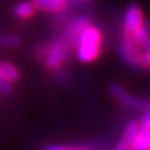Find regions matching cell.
I'll return each mask as SVG.
<instances>
[{"instance_id": "cell-1", "label": "cell", "mask_w": 150, "mask_h": 150, "mask_svg": "<svg viewBox=\"0 0 150 150\" xmlns=\"http://www.w3.org/2000/svg\"><path fill=\"white\" fill-rule=\"evenodd\" d=\"M101 33L94 25H88L81 33L76 45H75V55L80 63L89 64L94 62L100 53Z\"/></svg>"}, {"instance_id": "cell-2", "label": "cell", "mask_w": 150, "mask_h": 150, "mask_svg": "<svg viewBox=\"0 0 150 150\" xmlns=\"http://www.w3.org/2000/svg\"><path fill=\"white\" fill-rule=\"evenodd\" d=\"M119 54L123 62L131 69L149 68L146 58H145V51H143V49H140L135 44L130 34H125L123 36L119 44Z\"/></svg>"}, {"instance_id": "cell-3", "label": "cell", "mask_w": 150, "mask_h": 150, "mask_svg": "<svg viewBox=\"0 0 150 150\" xmlns=\"http://www.w3.org/2000/svg\"><path fill=\"white\" fill-rule=\"evenodd\" d=\"M69 46L64 43L63 39L55 40L50 44L49 49L45 53V68L48 70H55L63 64L65 58L68 56Z\"/></svg>"}, {"instance_id": "cell-4", "label": "cell", "mask_w": 150, "mask_h": 150, "mask_svg": "<svg viewBox=\"0 0 150 150\" xmlns=\"http://www.w3.org/2000/svg\"><path fill=\"white\" fill-rule=\"evenodd\" d=\"M110 95L116 99L123 106L128 108L130 110H142L144 103L139 99V98L131 95V94L126 93V90L118 83H111L109 88H108Z\"/></svg>"}, {"instance_id": "cell-5", "label": "cell", "mask_w": 150, "mask_h": 150, "mask_svg": "<svg viewBox=\"0 0 150 150\" xmlns=\"http://www.w3.org/2000/svg\"><path fill=\"white\" fill-rule=\"evenodd\" d=\"M88 25H90V20H89L88 16H78L75 18L74 20H71L68 24V26L65 28L64 34L62 39L64 40V43L67 44L69 48L73 46L75 48L79 38H80L81 33L85 30V28Z\"/></svg>"}, {"instance_id": "cell-6", "label": "cell", "mask_w": 150, "mask_h": 150, "mask_svg": "<svg viewBox=\"0 0 150 150\" xmlns=\"http://www.w3.org/2000/svg\"><path fill=\"white\" fill-rule=\"evenodd\" d=\"M143 25V13L138 4L131 3L128 5L124 14L123 28L125 34H131L135 29Z\"/></svg>"}, {"instance_id": "cell-7", "label": "cell", "mask_w": 150, "mask_h": 150, "mask_svg": "<svg viewBox=\"0 0 150 150\" xmlns=\"http://www.w3.org/2000/svg\"><path fill=\"white\" fill-rule=\"evenodd\" d=\"M138 131H139V123L134 120L128 121L124 128L121 139L116 143L114 150H131V145H133V142L135 137H137Z\"/></svg>"}, {"instance_id": "cell-8", "label": "cell", "mask_w": 150, "mask_h": 150, "mask_svg": "<svg viewBox=\"0 0 150 150\" xmlns=\"http://www.w3.org/2000/svg\"><path fill=\"white\" fill-rule=\"evenodd\" d=\"M36 10L46 13H59L67 8V0H31Z\"/></svg>"}, {"instance_id": "cell-9", "label": "cell", "mask_w": 150, "mask_h": 150, "mask_svg": "<svg viewBox=\"0 0 150 150\" xmlns=\"http://www.w3.org/2000/svg\"><path fill=\"white\" fill-rule=\"evenodd\" d=\"M130 35L134 39L135 44H137L140 49H143L145 51L150 48V33L148 31L146 28H145V25L139 26L138 29H135Z\"/></svg>"}, {"instance_id": "cell-10", "label": "cell", "mask_w": 150, "mask_h": 150, "mask_svg": "<svg viewBox=\"0 0 150 150\" xmlns=\"http://www.w3.org/2000/svg\"><path fill=\"white\" fill-rule=\"evenodd\" d=\"M35 11L36 9L31 1H20L13 8V15L18 19H29Z\"/></svg>"}, {"instance_id": "cell-11", "label": "cell", "mask_w": 150, "mask_h": 150, "mask_svg": "<svg viewBox=\"0 0 150 150\" xmlns=\"http://www.w3.org/2000/svg\"><path fill=\"white\" fill-rule=\"evenodd\" d=\"M0 70L10 84L16 83L20 78V71L18 70V68L9 62H0Z\"/></svg>"}, {"instance_id": "cell-12", "label": "cell", "mask_w": 150, "mask_h": 150, "mask_svg": "<svg viewBox=\"0 0 150 150\" xmlns=\"http://www.w3.org/2000/svg\"><path fill=\"white\" fill-rule=\"evenodd\" d=\"M142 110H143V115L139 123V130L150 134V101L144 103Z\"/></svg>"}, {"instance_id": "cell-13", "label": "cell", "mask_w": 150, "mask_h": 150, "mask_svg": "<svg viewBox=\"0 0 150 150\" xmlns=\"http://www.w3.org/2000/svg\"><path fill=\"white\" fill-rule=\"evenodd\" d=\"M20 45V38L15 34L0 33V46L3 48H18Z\"/></svg>"}, {"instance_id": "cell-14", "label": "cell", "mask_w": 150, "mask_h": 150, "mask_svg": "<svg viewBox=\"0 0 150 150\" xmlns=\"http://www.w3.org/2000/svg\"><path fill=\"white\" fill-rule=\"evenodd\" d=\"M11 93V84L9 83L0 70V94L1 95H9Z\"/></svg>"}, {"instance_id": "cell-15", "label": "cell", "mask_w": 150, "mask_h": 150, "mask_svg": "<svg viewBox=\"0 0 150 150\" xmlns=\"http://www.w3.org/2000/svg\"><path fill=\"white\" fill-rule=\"evenodd\" d=\"M56 71H55V80L56 83L59 84V85H67V83H68V73L65 71L64 69L62 68H58V69H55Z\"/></svg>"}, {"instance_id": "cell-16", "label": "cell", "mask_w": 150, "mask_h": 150, "mask_svg": "<svg viewBox=\"0 0 150 150\" xmlns=\"http://www.w3.org/2000/svg\"><path fill=\"white\" fill-rule=\"evenodd\" d=\"M44 150H70L68 148H64V146H59V145H48L45 146Z\"/></svg>"}, {"instance_id": "cell-17", "label": "cell", "mask_w": 150, "mask_h": 150, "mask_svg": "<svg viewBox=\"0 0 150 150\" xmlns=\"http://www.w3.org/2000/svg\"><path fill=\"white\" fill-rule=\"evenodd\" d=\"M145 58H146V62H148V65L150 67V48L148 50H145Z\"/></svg>"}, {"instance_id": "cell-18", "label": "cell", "mask_w": 150, "mask_h": 150, "mask_svg": "<svg viewBox=\"0 0 150 150\" xmlns=\"http://www.w3.org/2000/svg\"><path fill=\"white\" fill-rule=\"evenodd\" d=\"M145 28H146V29H148V31L150 33V23H148V24L145 25Z\"/></svg>"}, {"instance_id": "cell-19", "label": "cell", "mask_w": 150, "mask_h": 150, "mask_svg": "<svg viewBox=\"0 0 150 150\" xmlns=\"http://www.w3.org/2000/svg\"><path fill=\"white\" fill-rule=\"evenodd\" d=\"M79 1H89V0H79Z\"/></svg>"}]
</instances>
